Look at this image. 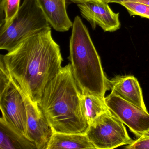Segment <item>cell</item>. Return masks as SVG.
Returning a JSON list of instances; mask_svg holds the SVG:
<instances>
[{"label": "cell", "instance_id": "obj_13", "mask_svg": "<svg viewBox=\"0 0 149 149\" xmlns=\"http://www.w3.org/2000/svg\"><path fill=\"white\" fill-rule=\"evenodd\" d=\"M82 112L89 125L97 117L108 109L105 97L89 92L80 94Z\"/></svg>", "mask_w": 149, "mask_h": 149}, {"label": "cell", "instance_id": "obj_11", "mask_svg": "<svg viewBox=\"0 0 149 149\" xmlns=\"http://www.w3.org/2000/svg\"><path fill=\"white\" fill-rule=\"evenodd\" d=\"M44 15L56 31L65 32L73 26L68 15L66 0H36Z\"/></svg>", "mask_w": 149, "mask_h": 149}, {"label": "cell", "instance_id": "obj_7", "mask_svg": "<svg viewBox=\"0 0 149 149\" xmlns=\"http://www.w3.org/2000/svg\"><path fill=\"white\" fill-rule=\"evenodd\" d=\"M108 109L136 136L149 130V113L136 105L111 93L105 97Z\"/></svg>", "mask_w": 149, "mask_h": 149}, {"label": "cell", "instance_id": "obj_12", "mask_svg": "<svg viewBox=\"0 0 149 149\" xmlns=\"http://www.w3.org/2000/svg\"><path fill=\"white\" fill-rule=\"evenodd\" d=\"M95 149L85 134L54 132L47 149Z\"/></svg>", "mask_w": 149, "mask_h": 149}, {"label": "cell", "instance_id": "obj_9", "mask_svg": "<svg viewBox=\"0 0 149 149\" xmlns=\"http://www.w3.org/2000/svg\"><path fill=\"white\" fill-rule=\"evenodd\" d=\"M81 15L89 22L93 29L97 26L105 32H113L121 26L119 13L111 10L108 3L101 0H88L77 4Z\"/></svg>", "mask_w": 149, "mask_h": 149}, {"label": "cell", "instance_id": "obj_22", "mask_svg": "<svg viewBox=\"0 0 149 149\" xmlns=\"http://www.w3.org/2000/svg\"><path fill=\"white\" fill-rule=\"evenodd\" d=\"M101 1H104V2H106V3H107L108 0H101Z\"/></svg>", "mask_w": 149, "mask_h": 149}, {"label": "cell", "instance_id": "obj_19", "mask_svg": "<svg viewBox=\"0 0 149 149\" xmlns=\"http://www.w3.org/2000/svg\"><path fill=\"white\" fill-rule=\"evenodd\" d=\"M134 2L141 3L149 6V0H108L107 3H115L119 4L122 2Z\"/></svg>", "mask_w": 149, "mask_h": 149}, {"label": "cell", "instance_id": "obj_1", "mask_svg": "<svg viewBox=\"0 0 149 149\" xmlns=\"http://www.w3.org/2000/svg\"><path fill=\"white\" fill-rule=\"evenodd\" d=\"M10 74L31 102L39 104L48 84L59 73L63 60L51 26L35 33L5 55H1Z\"/></svg>", "mask_w": 149, "mask_h": 149}, {"label": "cell", "instance_id": "obj_5", "mask_svg": "<svg viewBox=\"0 0 149 149\" xmlns=\"http://www.w3.org/2000/svg\"><path fill=\"white\" fill-rule=\"evenodd\" d=\"M51 26L36 0H24L10 26L0 33V49L11 51L25 39Z\"/></svg>", "mask_w": 149, "mask_h": 149}, {"label": "cell", "instance_id": "obj_6", "mask_svg": "<svg viewBox=\"0 0 149 149\" xmlns=\"http://www.w3.org/2000/svg\"><path fill=\"white\" fill-rule=\"evenodd\" d=\"M85 134L97 149H114L133 141L124 124L109 109L89 125Z\"/></svg>", "mask_w": 149, "mask_h": 149}, {"label": "cell", "instance_id": "obj_3", "mask_svg": "<svg viewBox=\"0 0 149 149\" xmlns=\"http://www.w3.org/2000/svg\"><path fill=\"white\" fill-rule=\"evenodd\" d=\"M70 55L73 76L81 92L105 97L108 81L87 27L79 16L75 18L70 40Z\"/></svg>", "mask_w": 149, "mask_h": 149}, {"label": "cell", "instance_id": "obj_20", "mask_svg": "<svg viewBox=\"0 0 149 149\" xmlns=\"http://www.w3.org/2000/svg\"><path fill=\"white\" fill-rule=\"evenodd\" d=\"M137 139H142L149 138V130L146 131L145 132L143 133L139 134V136H136Z\"/></svg>", "mask_w": 149, "mask_h": 149}, {"label": "cell", "instance_id": "obj_21", "mask_svg": "<svg viewBox=\"0 0 149 149\" xmlns=\"http://www.w3.org/2000/svg\"><path fill=\"white\" fill-rule=\"evenodd\" d=\"M70 1L77 4L83 3V2H85V1H88V0H70Z\"/></svg>", "mask_w": 149, "mask_h": 149}, {"label": "cell", "instance_id": "obj_4", "mask_svg": "<svg viewBox=\"0 0 149 149\" xmlns=\"http://www.w3.org/2000/svg\"><path fill=\"white\" fill-rule=\"evenodd\" d=\"M0 108L2 114L0 122L18 135L27 138L24 92L10 74L2 59L0 61Z\"/></svg>", "mask_w": 149, "mask_h": 149}, {"label": "cell", "instance_id": "obj_14", "mask_svg": "<svg viewBox=\"0 0 149 149\" xmlns=\"http://www.w3.org/2000/svg\"><path fill=\"white\" fill-rule=\"evenodd\" d=\"M0 149H36L35 145L25 137L21 136L0 122Z\"/></svg>", "mask_w": 149, "mask_h": 149}, {"label": "cell", "instance_id": "obj_15", "mask_svg": "<svg viewBox=\"0 0 149 149\" xmlns=\"http://www.w3.org/2000/svg\"><path fill=\"white\" fill-rule=\"evenodd\" d=\"M20 0H7L5 9L4 24L0 27V33L6 30L12 23L19 9Z\"/></svg>", "mask_w": 149, "mask_h": 149}, {"label": "cell", "instance_id": "obj_17", "mask_svg": "<svg viewBox=\"0 0 149 149\" xmlns=\"http://www.w3.org/2000/svg\"><path fill=\"white\" fill-rule=\"evenodd\" d=\"M124 148L127 149H149V138L137 139L130 144L125 145Z\"/></svg>", "mask_w": 149, "mask_h": 149}, {"label": "cell", "instance_id": "obj_18", "mask_svg": "<svg viewBox=\"0 0 149 149\" xmlns=\"http://www.w3.org/2000/svg\"><path fill=\"white\" fill-rule=\"evenodd\" d=\"M7 0H0V27L4 24L5 18V9Z\"/></svg>", "mask_w": 149, "mask_h": 149}, {"label": "cell", "instance_id": "obj_8", "mask_svg": "<svg viewBox=\"0 0 149 149\" xmlns=\"http://www.w3.org/2000/svg\"><path fill=\"white\" fill-rule=\"evenodd\" d=\"M24 92V91H23ZM27 116V136L37 149H47L54 132L38 104L31 102L24 92Z\"/></svg>", "mask_w": 149, "mask_h": 149}, {"label": "cell", "instance_id": "obj_10", "mask_svg": "<svg viewBox=\"0 0 149 149\" xmlns=\"http://www.w3.org/2000/svg\"><path fill=\"white\" fill-rule=\"evenodd\" d=\"M111 93L122 99L147 111L144 102L142 89L137 79L133 76H117L108 81Z\"/></svg>", "mask_w": 149, "mask_h": 149}, {"label": "cell", "instance_id": "obj_2", "mask_svg": "<svg viewBox=\"0 0 149 149\" xmlns=\"http://www.w3.org/2000/svg\"><path fill=\"white\" fill-rule=\"evenodd\" d=\"M81 93L70 63L48 84L38 104L54 132L86 133L89 125L82 112Z\"/></svg>", "mask_w": 149, "mask_h": 149}, {"label": "cell", "instance_id": "obj_16", "mask_svg": "<svg viewBox=\"0 0 149 149\" xmlns=\"http://www.w3.org/2000/svg\"><path fill=\"white\" fill-rule=\"evenodd\" d=\"M119 4L124 7L130 15H137L149 19V6L134 2H122Z\"/></svg>", "mask_w": 149, "mask_h": 149}]
</instances>
